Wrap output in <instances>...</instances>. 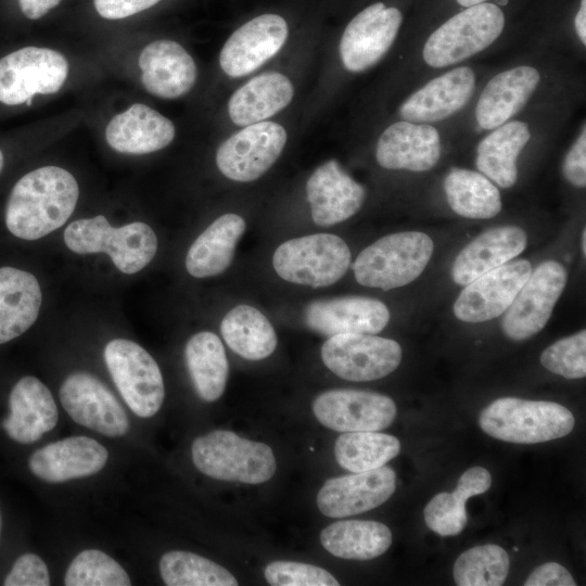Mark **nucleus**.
Wrapping results in <instances>:
<instances>
[{
	"mask_svg": "<svg viewBox=\"0 0 586 586\" xmlns=\"http://www.w3.org/2000/svg\"><path fill=\"white\" fill-rule=\"evenodd\" d=\"M491 484L492 476L488 470L483 467H472L462 473L453 493L467 501L470 497L488 491Z\"/></svg>",
	"mask_w": 586,
	"mask_h": 586,
	"instance_id": "48",
	"label": "nucleus"
},
{
	"mask_svg": "<svg viewBox=\"0 0 586 586\" xmlns=\"http://www.w3.org/2000/svg\"><path fill=\"white\" fill-rule=\"evenodd\" d=\"M289 37L286 21L265 13L237 28L219 52V66L229 78L247 76L275 58Z\"/></svg>",
	"mask_w": 586,
	"mask_h": 586,
	"instance_id": "14",
	"label": "nucleus"
},
{
	"mask_svg": "<svg viewBox=\"0 0 586 586\" xmlns=\"http://www.w3.org/2000/svg\"><path fill=\"white\" fill-rule=\"evenodd\" d=\"M434 250L432 239L420 231L385 235L366 249L353 264L361 285L388 291L416 280L425 269Z\"/></svg>",
	"mask_w": 586,
	"mask_h": 586,
	"instance_id": "3",
	"label": "nucleus"
},
{
	"mask_svg": "<svg viewBox=\"0 0 586 586\" xmlns=\"http://www.w3.org/2000/svg\"><path fill=\"white\" fill-rule=\"evenodd\" d=\"M78 195V183L66 169L44 166L29 171L10 193L7 228L23 240L40 239L65 224Z\"/></svg>",
	"mask_w": 586,
	"mask_h": 586,
	"instance_id": "1",
	"label": "nucleus"
},
{
	"mask_svg": "<svg viewBox=\"0 0 586 586\" xmlns=\"http://www.w3.org/2000/svg\"><path fill=\"white\" fill-rule=\"evenodd\" d=\"M191 455L200 472L222 481L260 484L270 480L277 468L268 445L227 430H215L196 437Z\"/></svg>",
	"mask_w": 586,
	"mask_h": 586,
	"instance_id": "4",
	"label": "nucleus"
},
{
	"mask_svg": "<svg viewBox=\"0 0 586 586\" xmlns=\"http://www.w3.org/2000/svg\"><path fill=\"white\" fill-rule=\"evenodd\" d=\"M226 344L239 356L260 360L277 347V334L269 320L250 305H238L229 310L220 323Z\"/></svg>",
	"mask_w": 586,
	"mask_h": 586,
	"instance_id": "35",
	"label": "nucleus"
},
{
	"mask_svg": "<svg viewBox=\"0 0 586 586\" xmlns=\"http://www.w3.org/2000/svg\"><path fill=\"white\" fill-rule=\"evenodd\" d=\"M5 586H48L50 576L44 561L35 553L20 556L7 575Z\"/></svg>",
	"mask_w": 586,
	"mask_h": 586,
	"instance_id": "44",
	"label": "nucleus"
},
{
	"mask_svg": "<svg viewBox=\"0 0 586 586\" xmlns=\"http://www.w3.org/2000/svg\"><path fill=\"white\" fill-rule=\"evenodd\" d=\"M526 244L527 234L520 227L488 229L460 251L451 267V278L456 284L467 285L520 255Z\"/></svg>",
	"mask_w": 586,
	"mask_h": 586,
	"instance_id": "26",
	"label": "nucleus"
},
{
	"mask_svg": "<svg viewBox=\"0 0 586 586\" xmlns=\"http://www.w3.org/2000/svg\"><path fill=\"white\" fill-rule=\"evenodd\" d=\"M540 364L550 372L565 379L586 375V331L560 339L540 355Z\"/></svg>",
	"mask_w": 586,
	"mask_h": 586,
	"instance_id": "41",
	"label": "nucleus"
},
{
	"mask_svg": "<svg viewBox=\"0 0 586 586\" xmlns=\"http://www.w3.org/2000/svg\"><path fill=\"white\" fill-rule=\"evenodd\" d=\"M306 198L314 222L321 227L340 224L362 206L366 189L335 160L319 165L306 182Z\"/></svg>",
	"mask_w": 586,
	"mask_h": 586,
	"instance_id": "19",
	"label": "nucleus"
},
{
	"mask_svg": "<svg viewBox=\"0 0 586 586\" xmlns=\"http://www.w3.org/2000/svg\"><path fill=\"white\" fill-rule=\"evenodd\" d=\"M60 2L61 0H18V5L27 18L37 20Z\"/></svg>",
	"mask_w": 586,
	"mask_h": 586,
	"instance_id": "49",
	"label": "nucleus"
},
{
	"mask_svg": "<svg viewBox=\"0 0 586 586\" xmlns=\"http://www.w3.org/2000/svg\"><path fill=\"white\" fill-rule=\"evenodd\" d=\"M175 125L166 116L141 103L115 115L106 126L109 145L117 152L146 154L169 145Z\"/></svg>",
	"mask_w": 586,
	"mask_h": 586,
	"instance_id": "27",
	"label": "nucleus"
},
{
	"mask_svg": "<svg viewBox=\"0 0 586 586\" xmlns=\"http://www.w3.org/2000/svg\"><path fill=\"white\" fill-rule=\"evenodd\" d=\"M460 5L462 7H471V5H475V4H479V3H483L485 2L486 0H456Z\"/></svg>",
	"mask_w": 586,
	"mask_h": 586,
	"instance_id": "51",
	"label": "nucleus"
},
{
	"mask_svg": "<svg viewBox=\"0 0 586 586\" xmlns=\"http://www.w3.org/2000/svg\"><path fill=\"white\" fill-rule=\"evenodd\" d=\"M395 489V471L382 466L327 480L317 495V506L326 517L345 518L379 507Z\"/></svg>",
	"mask_w": 586,
	"mask_h": 586,
	"instance_id": "18",
	"label": "nucleus"
},
{
	"mask_svg": "<svg viewBox=\"0 0 586 586\" xmlns=\"http://www.w3.org/2000/svg\"><path fill=\"white\" fill-rule=\"evenodd\" d=\"M531 138L526 123L512 120L497 127L477 145L476 168L500 188L518 179L517 158Z\"/></svg>",
	"mask_w": 586,
	"mask_h": 586,
	"instance_id": "32",
	"label": "nucleus"
},
{
	"mask_svg": "<svg viewBox=\"0 0 586 586\" xmlns=\"http://www.w3.org/2000/svg\"><path fill=\"white\" fill-rule=\"evenodd\" d=\"M67 74V60L58 51L38 47L16 50L0 59V102L29 104L37 93H55Z\"/></svg>",
	"mask_w": 586,
	"mask_h": 586,
	"instance_id": "10",
	"label": "nucleus"
},
{
	"mask_svg": "<svg viewBox=\"0 0 586 586\" xmlns=\"http://www.w3.org/2000/svg\"><path fill=\"white\" fill-rule=\"evenodd\" d=\"M475 74L468 66L445 73L409 95L399 106L403 120L428 124L460 111L473 94Z\"/></svg>",
	"mask_w": 586,
	"mask_h": 586,
	"instance_id": "23",
	"label": "nucleus"
},
{
	"mask_svg": "<svg viewBox=\"0 0 586 586\" xmlns=\"http://www.w3.org/2000/svg\"><path fill=\"white\" fill-rule=\"evenodd\" d=\"M244 219L232 213L218 217L191 244L186 268L195 278L224 272L232 263L235 246L244 233Z\"/></svg>",
	"mask_w": 586,
	"mask_h": 586,
	"instance_id": "31",
	"label": "nucleus"
},
{
	"mask_svg": "<svg viewBox=\"0 0 586 586\" xmlns=\"http://www.w3.org/2000/svg\"><path fill=\"white\" fill-rule=\"evenodd\" d=\"M322 547L331 555L354 560H369L383 555L392 544L391 530L369 520L337 521L320 533Z\"/></svg>",
	"mask_w": 586,
	"mask_h": 586,
	"instance_id": "34",
	"label": "nucleus"
},
{
	"mask_svg": "<svg viewBox=\"0 0 586 586\" xmlns=\"http://www.w3.org/2000/svg\"><path fill=\"white\" fill-rule=\"evenodd\" d=\"M109 372L128 407L138 417H153L161 408L164 381L157 362L139 344L114 339L104 348Z\"/></svg>",
	"mask_w": 586,
	"mask_h": 586,
	"instance_id": "8",
	"label": "nucleus"
},
{
	"mask_svg": "<svg viewBox=\"0 0 586 586\" xmlns=\"http://www.w3.org/2000/svg\"><path fill=\"white\" fill-rule=\"evenodd\" d=\"M525 586H575L571 573L557 562L537 566L524 582Z\"/></svg>",
	"mask_w": 586,
	"mask_h": 586,
	"instance_id": "47",
	"label": "nucleus"
},
{
	"mask_svg": "<svg viewBox=\"0 0 586 586\" xmlns=\"http://www.w3.org/2000/svg\"><path fill=\"white\" fill-rule=\"evenodd\" d=\"M576 34L583 44L586 43V0L581 1V7L574 18Z\"/></svg>",
	"mask_w": 586,
	"mask_h": 586,
	"instance_id": "50",
	"label": "nucleus"
},
{
	"mask_svg": "<svg viewBox=\"0 0 586 586\" xmlns=\"http://www.w3.org/2000/svg\"><path fill=\"white\" fill-rule=\"evenodd\" d=\"M565 179L575 187L586 186V127L569 150L562 167Z\"/></svg>",
	"mask_w": 586,
	"mask_h": 586,
	"instance_id": "45",
	"label": "nucleus"
},
{
	"mask_svg": "<svg viewBox=\"0 0 586 586\" xmlns=\"http://www.w3.org/2000/svg\"><path fill=\"white\" fill-rule=\"evenodd\" d=\"M264 575L272 586H339L327 570L294 561H273L266 565Z\"/></svg>",
	"mask_w": 586,
	"mask_h": 586,
	"instance_id": "43",
	"label": "nucleus"
},
{
	"mask_svg": "<svg viewBox=\"0 0 586 586\" xmlns=\"http://www.w3.org/2000/svg\"><path fill=\"white\" fill-rule=\"evenodd\" d=\"M0 530H1V514H0Z\"/></svg>",
	"mask_w": 586,
	"mask_h": 586,
	"instance_id": "55",
	"label": "nucleus"
},
{
	"mask_svg": "<svg viewBox=\"0 0 586 586\" xmlns=\"http://www.w3.org/2000/svg\"><path fill=\"white\" fill-rule=\"evenodd\" d=\"M581 247H582V253L585 256L586 254V230L585 229H583L582 231Z\"/></svg>",
	"mask_w": 586,
	"mask_h": 586,
	"instance_id": "52",
	"label": "nucleus"
},
{
	"mask_svg": "<svg viewBox=\"0 0 586 586\" xmlns=\"http://www.w3.org/2000/svg\"><path fill=\"white\" fill-rule=\"evenodd\" d=\"M444 191L450 208L459 216L489 219L501 211L499 190L481 173L453 168L445 177Z\"/></svg>",
	"mask_w": 586,
	"mask_h": 586,
	"instance_id": "36",
	"label": "nucleus"
},
{
	"mask_svg": "<svg viewBox=\"0 0 586 586\" xmlns=\"http://www.w3.org/2000/svg\"><path fill=\"white\" fill-rule=\"evenodd\" d=\"M161 0H93L97 12L107 20H119L155 5Z\"/></svg>",
	"mask_w": 586,
	"mask_h": 586,
	"instance_id": "46",
	"label": "nucleus"
},
{
	"mask_svg": "<svg viewBox=\"0 0 586 586\" xmlns=\"http://www.w3.org/2000/svg\"><path fill=\"white\" fill-rule=\"evenodd\" d=\"M66 586H129L127 572L112 557L98 549H86L71 562Z\"/></svg>",
	"mask_w": 586,
	"mask_h": 586,
	"instance_id": "40",
	"label": "nucleus"
},
{
	"mask_svg": "<svg viewBox=\"0 0 586 586\" xmlns=\"http://www.w3.org/2000/svg\"><path fill=\"white\" fill-rule=\"evenodd\" d=\"M64 241L77 254L106 253L127 275L143 269L157 251V238L149 225L135 221L114 228L103 215L73 221L65 229Z\"/></svg>",
	"mask_w": 586,
	"mask_h": 586,
	"instance_id": "5",
	"label": "nucleus"
},
{
	"mask_svg": "<svg viewBox=\"0 0 586 586\" xmlns=\"http://www.w3.org/2000/svg\"><path fill=\"white\" fill-rule=\"evenodd\" d=\"M286 141V130L277 122L243 126L218 146L217 168L232 181H254L277 162Z\"/></svg>",
	"mask_w": 586,
	"mask_h": 586,
	"instance_id": "9",
	"label": "nucleus"
},
{
	"mask_svg": "<svg viewBox=\"0 0 586 586\" xmlns=\"http://www.w3.org/2000/svg\"><path fill=\"white\" fill-rule=\"evenodd\" d=\"M351 251L343 239L315 233L288 240L273 253L272 265L285 281L311 288L337 282L347 271Z\"/></svg>",
	"mask_w": 586,
	"mask_h": 586,
	"instance_id": "7",
	"label": "nucleus"
},
{
	"mask_svg": "<svg viewBox=\"0 0 586 586\" xmlns=\"http://www.w3.org/2000/svg\"><path fill=\"white\" fill-rule=\"evenodd\" d=\"M2 167H3V154H2V152L0 150V171H1Z\"/></svg>",
	"mask_w": 586,
	"mask_h": 586,
	"instance_id": "54",
	"label": "nucleus"
},
{
	"mask_svg": "<svg viewBox=\"0 0 586 586\" xmlns=\"http://www.w3.org/2000/svg\"><path fill=\"white\" fill-rule=\"evenodd\" d=\"M510 568L507 551L495 544L472 547L454 564L453 575L459 586H500Z\"/></svg>",
	"mask_w": 586,
	"mask_h": 586,
	"instance_id": "39",
	"label": "nucleus"
},
{
	"mask_svg": "<svg viewBox=\"0 0 586 586\" xmlns=\"http://www.w3.org/2000/svg\"><path fill=\"white\" fill-rule=\"evenodd\" d=\"M294 85L283 73L267 71L251 77L229 98L228 116L232 124L243 127L268 120L290 105Z\"/></svg>",
	"mask_w": 586,
	"mask_h": 586,
	"instance_id": "28",
	"label": "nucleus"
},
{
	"mask_svg": "<svg viewBox=\"0 0 586 586\" xmlns=\"http://www.w3.org/2000/svg\"><path fill=\"white\" fill-rule=\"evenodd\" d=\"M441 151V138L433 126L400 120L380 135L375 158L386 169L426 171L436 165Z\"/></svg>",
	"mask_w": 586,
	"mask_h": 586,
	"instance_id": "21",
	"label": "nucleus"
},
{
	"mask_svg": "<svg viewBox=\"0 0 586 586\" xmlns=\"http://www.w3.org/2000/svg\"><path fill=\"white\" fill-rule=\"evenodd\" d=\"M139 66L145 90L162 99L187 94L198 78L193 58L174 40L160 39L149 43L140 53Z\"/></svg>",
	"mask_w": 586,
	"mask_h": 586,
	"instance_id": "22",
	"label": "nucleus"
},
{
	"mask_svg": "<svg viewBox=\"0 0 586 586\" xmlns=\"http://www.w3.org/2000/svg\"><path fill=\"white\" fill-rule=\"evenodd\" d=\"M304 315L309 329L327 336L343 333L375 334L390 320L387 306L367 296L314 301L306 306Z\"/></svg>",
	"mask_w": 586,
	"mask_h": 586,
	"instance_id": "20",
	"label": "nucleus"
},
{
	"mask_svg": "<svg viewBox=\"0 0 586 586\" xmlns=\"http://www.w3.org/2000/svg\"><path fill=\"white\" fill-rule=\"evenodd\" d=\"M479 423L494 438L535 444L568 435L575 420L568 408L555 402L501 397L482 410Z\"/></svg>",
	"mask_w": 586,
	"mask_h": 586,
	"instance_id": "2",
	"label": "nucleus"
},
{
	"mask_svg": "<svg viewBox=\"0 0 586 586\" xmlns=\"http://www.w3.org/2000/svg\"><path fill=\"white\" fill-rule=\"evenodd\" d=\"M466 502L455 493L436 494L424 508L426 526L441 536H455L468 522Z\"/></svg>",
	"mask_w": 586,
	"mask_h": 586,
	"instance_id": "42",
	"label": "nucleus"
},
{
	"mask_svg": "<svg viewBox=\"0 0 586 586\" xmlns=\"http://www.w3.org/2000/svg\"><path fill=\"white\" fill-rule=\"evenodd\" d=\"M60 400L75 422L100 434L117 437L129 430L120 403L100 380L87 372H75L64 380Z\"/></svg>",
	"mask_w": 586,
	"mask_h": 586,
	"instance_id": "16",
	"label": "nucleus"
},
{
	"mask_svg": "<svg viewBox=\"0 0 586 586\" xmlns=\"http://www.w3.org/2000/svg\"><path fill=\"white\" fill-rule=\"evenodd\" d=\"M400 451L399 441L378 431L345 432L334 444L337 463L351 472H364L384 466Z\"/></svg>",
	"mask_w": 586,
	"mask_h": 586,
	"instance_id": "37",
	"label": "nucleus"
},
{
	"mask_svg": "<svg viewBox=\"0 0 586 586\" xmlns=\"http://www.w3.org/2000/svg\"><path fill=\"white\" fill-rule=\"evenodd\" d=\"M568 280L563 265L545 260L531 272L501 320L505 335L525 341L547 324Z\"/></svg>",
	"mask_w": 586,
	"mask_h": 586,
	"instance_id": "12",
	"label": "nucleus"
},
{
	"mask_svg": "<svg viewBox=\"0 0 586 586\" xmlns=\"http://www.w3.org/2000/svg\"><path fill=\"white\" fill-rule=\"evenodd\" d=\"M532 272L522 259L501 265L474 279L457 297L453 311L464 322H484L502 315Z\"/></svg>",
	"mask_w": 586,
	"mask_h": 586,
	"instance_id": "17",
	"label": "nucleus"
},
{
	"mask_svg": "<svg viewBox=\"0 0 586 586\" xmlns=\"http://www.w3.org/2000/svg\"><path fill=\"white\" fill-rule=\"evenodd\" d=\"M321 359L341 379L373 381L388 375L399 366L402 347L392 339L343 333L329 336L321 347Z\"/></svg>",
	"mask_w": 586,
	"mask_h": 586,
	"instance_id": "11",
	"label": "nucleus"
},
{
	"mask_svg": "<svg viewBox=\"0 0 586 586\" xmlns=\"http://www.w3.org/2000/svg\"><path fill=\"white\" fill-rule=\"evenodd\" d=\"M505 15L494 3H479L454 15L424 43L423 60L432 67L459 63L491 46L502 33Z\"/></svg>",
	"mask_w": 586,
	"mask_h": 586,
	"instance_id": "6",
	"label": "nucleus"
},
{
	"mask_svg": "<svg viewBox=\"0 0 586 586\" xmlns=\"http://www.w3.org/2000/svg\"><path fill=\"white\" fill-rule=\"evenodd\" d=\"M10 415L2 422L14 441L30 444L50 432L58 422V408L49 388L35 377H24L9 397Z\"/></svg>",
	"mask_w": 586,
	"mask_h": 586,
	"instance_id": "25",
	"label": "nucleus"
},
{
	"mask_svg": "<svg viewBox=\"0 0 586 586\" xmlns=\"http://www.w3.org/2000/svg\"><path fill=\"white\" fill-rule=\"evenodd\" d=\"M317 420L333 431H380L395 419L394 400L383 394L359 390H331L313 403Z\"/></svg>",
	"mask_w": 586,
	"mask_h": 586,
	"instance_id": "15",
	"label": "nucleus"
},
{
	"mask_svg": "<svg viewBox=\"0 0 586 586\" xmlns=\"http://www.w3.org/2000/svg\"><path fill=\"white\" fill-rule=\"evenodd\" d=\"M107 458L106 448L98 441L88 436H71L36 450L28 464L40 480L61 483L99 472Z\"/></svg>",
	"mask_w": 586,
	"mask_h": 586,
	"instance_id": "24",
	"label": "nucleus"
},
{
	"mask_svg": "<svg viewBox=\"0 0 586 586\" xmlns=\"http://www.w3.org/2000/svg\"><path fill=\"white\" fill-rule=\"evenodd\" d=\"M41 300L34 275L14 267L0 268V344L20 336L34 324Z\"/></svg>",
	"mask_w": 586,
	"mask_h": 586,
	"instance_id": "30",
	"label": "nucleus"
},
{
	"mask_svg": "<svg viewBox=\"0 0 586 586\" xmlns=\"http://www.w3.org/2000/svg\"><path fill=\"white\" fill-rule=\"evenodd\" d=\"M184 360L199 397L215 402L225 392L229 364L221 340L213 332L192 335L184 347Z\"/></svg>",
	"mask_w": 586,
	"mask_h": 586,
	"instance_id": "33",
	"label": "nucleus"
},
{
	"mask_svg": "<svg viewBox=\"0 0 586 586\" xmlns=\"http://www.w3.org/2000/svg\"><path fill=\"white\" fill-rule=\"evenodd\" d=\"M496 4L506 5L508 4L509 0H495Z\"/></svg>",
	"mask_w": 586,
	"mask_h": 586,
	"instance_id": "53",
	"label": "nucleus"
},
{
	"mask_svg": "<svg viewBox=\"0 0 586 586\" xmlns=\"http://www.w3.org/2000/svg\"><path fill=\"white\" fill-rule=\"evenodd\" d=\"M540 80L536 68L517 66L494 76L483 89L475 117L483 129H495L520 112Z\"/></svg>",
	"mask_w": 586,
	"mask_h": 586,
	"instance_id": "29",
	"label": "nucleus"
},
{
	"mask_svg": "<svg viewBox=\"0 0 586 586\" xmlns=\"http://www.w3.org/2000/svg\"><path fill=\"white\" fill-rule=\"evenodd\" d=\"M160 573L168 586H237V578L220 564L200 555L174 550L160 560Z\"/></svg>",
	"mask_w": 586,
	"mask_h": 586,
	"instance_id": "38",
	"label": "nucleus"
},
{
	"mask_svg": "<svg viewBox=\"0 0 586 586\" xmlns=\"http://www.w3.org/2000/svg\"><path fill=\"white\" fill-rule=\"evenodd\" d=\"M402 22L400 11L382 2L360 11L347 24L339 42L343 67L361 73L375 65L392 47Z\"/></svg>",
	"mask_w": 586,
	"mask_h": 586,
	"instance_id": "13",
	"label": "nucleus"
}]
</instances>
